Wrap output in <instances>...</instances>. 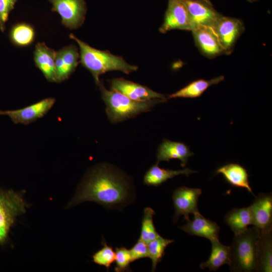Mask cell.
I'll return each mask as SVG.
<instances>
[{"mask_svg":"<svg viewBox=\"0 0 272 272\" xmlns=\"http://www.w3.org/2000/svg\"><path fill=\"white\" fill-rule=\"evenodd\" d=\"M173 30L191 31L188 13L183 0H168L164 21L159 31L166 33Z\"/></svg>","mask_w":272,"mask_h":272,"instance_id":"30bf717a","label":"cell"},{"mask_svg":"<svg viewBox=\"0 0 272 272\" xmlns=\"http://www.w3.org/2000/svg\"><path fill=\"white\" fill-rule=\"evenodd\" d=\"M258 271H272V232L260 234L258 246Z\"/></svg>","mask_w":272,"mask_h":272,"instance_id":"cb8c5ba5","label":"cell"},{"mask_svg":"<svg viewBox=\"0 0 272 272\" xmlns=\"http://www.w3.org/2000/svg\"><path fill=\"white\" fill-rule=\"evenodd\" d=\"M251 225L257 228L260 234L272 232L271 193H260L249 206Z\"/></svg>","mask_w":272,"mask_h":272,"instance_id":"ba28073f","label":"cell"},{"mask_svg":"<svg viewBox=\"0 0 272 272\" xmlns=\"http://www.w3.org/2000/svg\"><path fill=\"white\" fill-rule=\"evenodd\" d=\"M155 214L154 211L150 208L148 207L144 209L139 239L147 244L160 235L153 223V216Z\"/></svg>","mask_w":272,"mask_h":272,"instance_id":"4316f807","label":"cell"},{"mask_svg":"<svg viewBox=\"0 0 272 272\" xmlns=\"http://www.w3.org/2000/svg\"><path fill=\"white\" fill-rule=\"evenodd\" d=\"M9 36L11 41L14 45L19 47H25L33 42L35 31L31 25L20 23L11 28Z\"/></svg>","mask_w":272,"mask_h":272,"instance_id":"d4e9b609","label":"cell"},{"mask_svg":"<svg viewBox=\"0 0 272 272\" xmlns=\"http://www.w3.org/2000/svg\"><path fill=\"white\" fill-rule=\"evenodd\" d=\"M56 51L48 47L44 42L37 43L34 51L36 66L45 78L50 82H56L55 57Z\"/></svg>","mask_w":272,"mask_h":272,"instance_id":"ac0fdd59","label":"cell"},{"mask_svg":"<svg viewBox=\"0 0 272 272\" xmlns=\"http://www.w3.org/2000/svg\"><path fill=\"white\" fill-rule=\"evenodd\" d=\"M193 215V220L187 221L185 225L179 228L189 235L204 237L210 241L219 239L220 228L216 222L205 218L199 212Z\"/></svg>","mask_w":272,"mask_h":272,"instance_id":"2e32d148","label":"cell"},{"mask_svg":"<svg viewBox=\"0 0 272 272\" xmlns=\"http://www.w3.org/2000/svg\"><path fill=\"white\" fill-rule=\"evenodd\" d=\"M212 250L208 260L200 264L201 269L208 268L210 270L216 271L220 267L231 264L230 247L222 244L219 239L211 241Z\"/></svg>","mask_w":272,"mask_h":272,"instance_id":"ffe728a7","label":"cell"},{"mask_svg":"<svg viewBox=\"0 0 272 272\" xmlns=\"http://www.w3.org/2000/svg\"><path fill=\"white\" fill-rule=\"evenodd\" d=\"M18 0H0V31L5 30L6 24L9 19L10 12L14 8Z\"/></svg>","mask_w":272,"mask_h":272,"instance_id":"f546056e","label":"cell"},{"mask_svg":"<svg viewBox=\"0 0 272 272\" xmlns=\"http://www.w3.org/2000/svg\"><path fill=\"white\" fill-rule=\"evenodd\" d=\"M52 11L61 17L62 24L70 29H77L84 22L87 11L84 0H49Z\"/></svg>","mask_w":272,"mask_h":272,"instance_id":"52a82bcc","label":"cell"},{"mask_svg":"<svg viewBox=\"0 0 272 272\" xmlns=\"http://www.w3.org/2000/svg\"><path fill=\"white\" fill-rule=\"evenodd\" d=\"M98 85L106 105L107 116L113 123L124 121L140 113L150 111L156 105L167 101V100L162 99L136 101L116 91L108 90L101 81Z\"/></svg>","mask_w":272,"mask_h":272,"instance_id":"3957f363","label":"cell"},{"mask_svg":"<svg viewBox=\"0 0 272 272\" xmlns=\"http://www.w3.org/2000/svg\"><path fill=\"white\" fill-rule=\"evenodd\" d=\"M202 190L200 188H193L181 186L173 192L172 199L175 208L174 223L177 222L179 217L183 215L184 220L189 221V215L199 212L198 201Z\"/></svg>","mask_w":272,"mask_h":272,"instance_id":"9c48e42d","label":"cell"},{"mask_svg":"<svg viewBox=\"0 0 272 272\" xmlns=\"http://www.w3.org/2000/svg\"><path fill=\"white\" fill-rule=\"evenodd\" d=\"M191 32L197 47L203 55L213 58L224 54L212 27L199 26L192 29Z\"/></svg>","mask_w":272,"mask_h":272,"instance_id":"5bb4252c","label":"cell"},{"mask_svg":"<svg viewBox=\"0 0 272 272\" xmlns=\"http://www.w3.org/2000/svg\"><path fill=\"white\" fill-rule=\"evenodd\" d=\"M70 38L78 44L80 62L92 74L97 85L100 82L99 76L106 72L118 71L129 74L138 69V66L129 64L123 57L114 55L107 50L94 48L73 34H70Z\"/></svg>","mask_w":272,"mask_h":272,"instance_id":"7a4b0ae2","label":"cell"},{"mask_svg":"<svg viewBox=\"0 0 272 272\" xmlns=\"http://www.w3.org/2000/svg\"><path fill=\"white\" fill-rule=\"evenodd\" d=\"M55 101L54 98H48L21 109L0 110V115L9 116L16 124H28L46 114L53 106Z\"/></svg>","mask_w":272,"mask_h":272,"instance_id":"7c38bea8","label":"cell"},{"mask_svg":"<svg viewBox=\"0 0 272 272\" xmlns=\"http://www.w3.org/2000/svg\"><path fill=\"white\" fill-rule=\"evenodd\" d=\"M196 172L197 171L188 168L178 170L165 169L160 168L159 163L157 162L146 173L144 177V183L149 186H158L168 179L178 175L184 174L187 176L190 174Z\"/></svg>","mask_w":272,"mask_h":272,"instance_id":"44dd1931","label":"cell"},{"mask_svg":"<svg viewBox=\"0 0 272 272\" xmlns=\"http://www.w3.org/2000/svg\"><path fill=\"white\" fill-rule=\"evenodd\" d=\"M212 27L224 50V54L227 55L233 52L237 41L245 30L244 24L241 20L223 15Z\"/></svg>","mask_w":272,"mask_h":272,"instance_id":"8992f818","label":"cell"},{"mask_svg":"<svg viewBox=\"0 0 272 272\" xmlns=\"http://www.w3.org/2000/svg\"><path fill=\"white\" fill-rule=\"evenodd\" d=\"M22 192L0 190V244H5L11 227L18 216L24 214L29 207Z\"/></svg>","mask_w":272,"mask_h":272,"instance_id":"5b68a950","label":"cell"},{"mask_svg":"<svg viewBox=\"0 0 272 272\" xmlns=\"http://www.w3.org/2000/svg\"><path fill=\"white\" fill-rule=\"evenodd\" d=\"M128 184L124 177L107 165L92 169L79 185L68 208L84 201H94L107 208H113L127 201Z\"/></svg>","mask_w":272,"mask_h":272,"instance_id":"6da1fadb","label":"cell"},{"mask_svg":"<svg viewBox=\"0 0 272 272\" xmlns=\"http://www.w3.org/2000/svg\"><path fill=\"white\" fill-rule=\"evenodd\" d=\"M193 155L189 147L184 143L164 139L158 149L157 162H168L171 159H177L181 161V167H184L188 158Z\"/></svg>","mask_w":272,"mask_h":272,"instance_id":"e0dca14e","label":"cell"},{"mask_svg":"<svg viewBox=\"0 0 272 272\" xmlns=\"http://www.w3.org/2000/svg\"><path fill=\"white\" fill-rule=\"evenodd\" d=\"M79 57L78 48L74 45L65 46L56 52V82H61L69 78L79 62Z\"/></svg>","mask_w":272,"mask_h":272,"instance_id":"9a60e30c","label":"cell"},{"mask_svg":"<svg viewBox=\"0 0 272 272\" xmlns=\"http://www.w3.org/2000/svg\"><path fill=\"white\" fill-rule=\"evenodd\" d=\"M102 244L103 247L93 254V261L98 265L105 266L108 270L111 264L115 261V251L104 240L102 242Z\"/></svg>","mask_w":272,"mask_h":272,"instance_id":"83f0119b","label":"cell"},{"mask_svg":"<svg viewBox=\"0 0 272 272\" xmlns=\"http://www.w3.org/2000/svg\"><path fill=\"white\" fill-rule=\"evenodd\" d=\"M189 15L191 30L197 27H213L222 15L202 0H183Z\"/></svg>","mask_w":272,"mask_h":272,"instance_id":"8fae6325","label":"cell"},{"mask_svg":"<svg viewBox=\"0 0 272 272\" xmlns=\"http://www.w3.org/2000/svg\"><path fill=\"white\" fill-rule=\"evenodd\" d=\"M202 1H203L204 2H206L207 3L209 4L213 5L210 0H202Z\"/></svg>","mask_w":272,"mask_h":272,"instance_id":"1f68e13d","label":"cell"},{"mask_svg":"<svg viewBox=\"0 0 272 272\" xmlns=\"http://www.w3.org/2000/svg\"><path fill=\"white\" fill-rule=\"evenodd\" d=\"M173 242V240L164 238L159 235L147 244L148 257L152 262V271L155 270L157 264L161 261L167 246Z\"/></svg>","mask_w":272,"mask_h":272,"instance_id":"484cf974","label":"cell"},{"mask_svg":"<svg viewBox=\"0 0 272 272\" xmlns=\"http://www.w3.org/2000/svg\"><path fill=\"white\" fill-rule=\"evenodd\" d=\"M224 222L235 235L245 231L251 225V215L249 207L235 208L229 211L224 217Z\"/></svg>","mask_w":272,"mask_h":272,"instance_id":"603a6c76","label":"cell"},{"mask_svg":"<svg viewBox=\"0 0 272 272\" xmlns=\"http://www.w3.org/2000/svg\"><path fill=\"white\" fill-rule=\"evenodd\" d=\"M260 231L254 226L235 235L230 246V270L234 272L258 271V246Z\"/></svg>","mask_w":272,"mask_h":272,"instance_id":"277c9868","label":"cell"},{"mask_svg":"<svg viewBox=\"0 0 272 272\" xmlns=\"http://www.w3.org/2000/svg\"><path fill=\"white\" fill-rule=\"evenodd\" d=\"M224 80L220 76L211 80L198 79L189 83L177 92L168 96L167 99L175 98H194L200 96L210 86L218 84Z\"/></svg>","mask_w":272,"mask_h":272,"instance_id":"7402d4cb","label":"cell"},{"mask_svg":"<svg viewBox=\"0 0 272 272\" xmlns=\"http://www.w3.org/2000/svg\"><path fill=\"white\" fill-rule=\"evenodd\" d=\"M216 174H221L225 181L232 186L246 189L254 195L249 183L246 169L238 163H229L218 167Z\"/></svg>","mask_w":272,"mask_h":272,"instance_id":"d6986e66","label":"cell"},{"mask_svg":"<svg viewBox=\"0 0 272 272\" xmlns=\"http://www.w3.org/2000/svg\"><path fill=\"white\" fill-rule=\"evenodd\" d=\"M129 251L132 262L141 258L148 257L147 244L140 239Z\"/></svg>","mask_w":272,"mask_h":272,"instance_id":"4dcf8cb0","label":"cell"},{"mask_svg":"<svg viewBox=\"0 0 272 272\" xmlns=\"http://www.w3.org/2000/svg\"><path fill=\"white\" fill-rule=\"evenodd\" d=\"M111 90L119 92L136 101H147L154 99L167 100L166 96L156 92L147 86L125 80L115 78L110 81Z\"/></svg>","mask_w":272,"mask_h":272,"instance_id":"4fadbf2b","label":"cell"},{"mask_svg":"<svg viewBox=\"0 0 272 272\" xmlns=\"http://www.w3.org/2000/svg\"><path fill=\"white\" fill-rule=\"evenodd\" d=\"M115 263L114 270L116 272H122L128 270L131 261L129 250L124 247L115 248Z\"/></svg>","mask_w":272,"mask_h":272,"instance_id":"f1b7e54d","label":"cell"},{"mask_svg":"<svg viewBox=\"0 0 272 272\" xmlns=\"http://www.w3.org/2000/svg\"><path fill=\"white\" fill-rule=\"evenodd\" d=\"M247 1L250 3H253V2H257L258 0H247Z\"/></svg>","mask_w":272,"mask_h":272,"instance_id":"d6a6232c","label":"cell"}]
</instances>
